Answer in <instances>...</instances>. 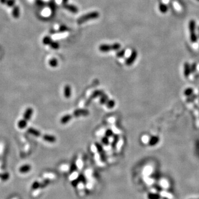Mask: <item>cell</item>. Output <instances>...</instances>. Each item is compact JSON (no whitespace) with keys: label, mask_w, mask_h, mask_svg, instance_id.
Instances as JSON below:
<instances>
[{"label":"cell","mask_w":199,"mask_h":199,"mask_svg":"<svg viewBox=\"0 0 199 199\" xmlns=\"http://www.w3.org/2000/svg\"><path fill=\"white\" fill-rule=\"evenodd\" d=\"M7 0H0V3L2 5H4L7 3Z\"/></svg>","instance_id":"32"},{"label":"cell","mask_w":199,"mask_h":199,"mask_svg":"<svg viewBox=\"0 0 199 199\" xmlns=\"http://www.w3.org/2000/svg\"><path fill=\"white\" fill-rule=\"evenodd\" d=\"M137 52H136L135 50L133 51L132 52L131 55L130 56V57H129L127 59L126 61H125V64H126L127 65H132L134 61L135 60L136 58H137Z\"/></svg>","instance_id":"7"},{"label":"cell","mask_w":199,"mask_h":199,"mask_svg":"<svg viewBox=\"0 0 199 199\" xmlns=\"http://www.w3.org/2000/svg\"><path fill=\"white\" fill-rule=\"evenodd\" d=\"M113 135V132L111 130H110V129H109V130H107L106 131V132H105V136H106L107 137H108V138L111 137Z\"/></svg>","instance_id":"29"},{"label":"cell","mask_w":199,"mask_h":199,"mask_svg":"<svg viewBox=\"0 0 199 199\" xmlns=\"http://www.w3.org/2000/svg\"><path fill=\"white\" fill-rule=\"evenodd\" d=\"M67 35H68V33H62V34H58V35H55V36L53 37V38H54V39H60V38H64V37H65L66 36H67Z\"/></svg>","instance_id":"27"},{"label":"cell","mask_w":199,"mask_h":199,"mask_svg":"<svg viewBox=\"0 0 199 199\" xmlns=\"http://www.w3.org/2000/svg\"><path fill=\"white\" fill-rule=\"evenodd\" d=\"M124 54H125V51L124 50H122L120 52H118V53L117 54V56L118 58H121L123 57Z\"/></svg>","instance_id":"31"},{"label":"cell","mask_w":199,"mask_h":199,"mask_svg":"<svg viewBox=\"0 0 199 199\" xmlns=\"http://www.w3.org/2000/svg\"><path fill=\"white\" fill-rule=\"evenodd\" d=\"M64 95L66 99H69L71 96V88L70 85H66L64 87Z\"/></svg>","instance_id":"9"},{"label":"cell","mask_w":199,"mask_h":199,"mask_svg":"<svg viewBox=\"0 0 199 199\" xmlns=\"http://www.w3.org/2000/svg\"><path fill=\"white\" fill-rule=\"evenodd\" d=\"M159 9L160 12L165 13L168 11V7L166 4L164 3H160L159 5Z\"/></svg>","instance_id":"15"},{"label":"cell","mask_w":199,"mask_h":199,"mask_svg":"<svg viewBox=\"0 0 199 199\" xmlns=\"http://www.w3.org/2000/svg\"><path fill=\"white\" fill-rule=\"evenodd\" d=\"M64 7L67 9L68 10H69V11H71L72 12H74V13H76L78 12V8L76 7L75 6H72V5H65L64 6Z\"/></svg>","instance_id":"18"},{"label":"cell","mask_w":199,"mask_h":199,"mask_svg":"<svg viewBox=\"0 0 199 199\" xmlns=\"http://www.w3.org/2000/svg\"><path fill=\"white\" fill-rule=\"evenodd\" d=\"M99 16L100 15L98 12H96V11L91 12L86 14V15H83L81 17H80V18L78 19L77 22L79 24H81L83 23L86 22V21H88V20L96 19L98 18Z\"/></svg>","instance_id":"2"},{"label":"cell","mask_w":199,"mask_h":199,"mask_svg":"<svg viewBox=\"0 0 199 199\" xmlns=\"http://www.w3.org/2000/svg\"><path fill=\"white\" fill-rule=\"evenodd\" d=\"M43 139L44 141L49 143H54L56 142V140H57V139H56L55 136L49 135V134L44 135L43 136Z\"/></svg>","instance_id":"10"},{"label":"cell","mask_w":199,"mask_h":199,"mask_svg":"<svg viewBox=\"0 0 199 199\" xmlns=\"http://www.w3.org/2000/svg\"><path fill=\"white\" fill-rule=\"evenodd\" d=\"M27 121L24 119L19 121L18 123V127L20 129L24 128L27 126Z\"/></svg>","instance_id":"20"},{"label":"cell","mask_w":199,"mask_h":199,"mask_svg":"<svg viewBox=\"0 0 199 199\" xmlns=\"http://www.w3.org/2000/svg\"><path fill=\"white\" fill-rule=\"evenodd\" d=\"M50 45L51 48H53L54 49H58V47H59L58 44L57 43H56V42H54V41H53V42H51L50 43Z\"/></svg>","instance_id":"30"},{"label":"cell","mask_w":199,"mask_h":199,"mask_svg":"<svg viewBox=\"0 0 199 199\" xmlns=\"http://www.w3.org/2000/svg\"><path fill=\"white\" fill-rule=\"evenodd\" d=\"M52 42L51 39L50 37H45L43 38V43L45 45H50V43Z\"/></svg>","instance_id":"23"},{"label":"cell","mask_w":199,"mask_h":199,"mask_svg":"<svg viewBox=\"0 0 199 199\" xmlns=\"http://www.w3.org/2000/svg\"><path fill=\"white\" fill-rule=\"evenodd\" d=\"M109 100V96H108L106 94H103L101 96V97L100 99V103L101 104H106L107 102V101Z\"/></svg>","instance_id":"17"},{"label":"cell","mask_w":199,"mask_h":199,"mask_svg":"<svg viewBox=\"0 0 199 199\" xmlns=\"http://www.w3.org/2000/svg\"><path fill=\"white\" fill-rule=\"evenodd\" d=\"M198 36H199V26L198 27Z\"/></svg>","instance_id":"33"},{"label":"cell","mask_w":199,"mask_h":199,"mask_svg":"<svg viewBox=\"0 0 199 199\" xmlns=\"http://www.w3.org/2000/svg\"><path fill=\"white\" fill-rule=\"evenodd\" d=\"M95 146L97 150V152H98V153L100 154L101 161L103 162H106L107 160V156L105 154V152L104 151V149L102 145H101L100 143H95Z\"/></svg>","instance_id":"4"},{"label":"cell","mask_w":199,"mask_h":199,"mask_svg":"<svg viewBox=\"0 0 199 199\" xmlns=\"http://www.w3.org/2000/svg\"><path fill=\"white\" fill-rule=\"evenodd\" d=\"M33 113V110L32 108H28L24 113V119L27 121H29L30 119V118L32 117Z\"/></svg>","instance_id":"8"},{"label":"cell","mask_w":199,"mask_h":199,"mask_svg":"<svg viewBox=\"0 0 199 199\" xmlns=\"http://www.w3.org/2000/svg\"><path fill=\"white\" fill-rule=\"evenodd\" d=\"M31 167L29 165H24L19 168V172L21 173H26L30 171Z\"/></svg>","instance_id":"16"},{"label":"cell","mask_w":199,"mask_h":199,"mask_svg":"<svg viewBox=\"0 0 199 199\" xmlns=\"http://www.w3.org/2000/svg\"><path fill=\"white\" fill-rule=\"evenodd\" d=\"M12 16L15 18H18L20 16V9L18 6H14L12 9Z\"/></svg>","instance_id":"11"},{"label":"cell","mask_w":199,"mask_h":199,"mask_svg":"<svg viewBox=\"0 0 199 199\" xmlns=\"http://www.w3.org/2000/svg\"><path fill=\"white\" fill-rule=\"evenodd\" d=\"M188 30L190 33V38L192 43H195L197 41V36L196 33V24L195 20L191 19L188 22Z\"/></svg>","instance_id":"1"},{"label":"cell","mask_w":199,"mask_h":199,"mask_svg":"<svg viewBox=\"0 0 199 199\" xmlns=\"http://www.w3.org/2000/svg\"><path fill=\"white\" fill-rule=\"evenodd\" d=\"M27 131H28V132L29 133L32 134L34 136H36V137H39V136H40V135H41L40 132L39 131L36 130V129H34L32 127L29 128L28 129Z\"/></svg>","instance_id":"14"},{"label":"cell","mask_w":199,"mask_h":199,"mask_svg":"<svg viewBox=\"0 0 199 199\" xmlns=\"http://www.w3.org/2000/svg\"><path fill=\"white\" fill-rule=\"evenodd\" d=\"M15 3H16L15 0H7L6 5L8 7H12L15 6Z\"/></svg>","instance_id":"26"},{"label":"cell","mask_w":199,"mask_h":199,"mask_svg":"<svg viewBox=\"0 0 199 199\" xmlns=\"http://www.w3.org/2000/svg\"><path fill=\"white\" fill-rule=\"evenodd\" d=\"M9 174L7 173H3V174H1V175H0V178H1L2 180H7L9 178Z\"/></svg>","instance_id":"28"},{"label":"cell","mask_w":199,"mask_h":199,"mask_svg":"<svg viewBox=\"0 0 199 199\" xmlns=\"http://www.w3.org/2000/svg\"><path fill=\"white\" fill-rule=\"evenodd\" d=\"M72 117L71 114H66V115H65V116H64L63 117L61 118L60 123L61 124H66L71 120Z\"/></svg>","instance_id":"13"},{"label":"cell","mask_w":199,"mask_h":199,"mask_svg":"<svg viewBox=\"0 0 199 199\" xmlns=\"http://www.w3.org/2000/svg\"><path fill=\"white\" fill-rule=\"evenodd\" d=\"M106 107L108 108V109H112L116 104V103H115V101L113 100H108L107 102H106Z\"/></svg>","instance_id":"19"},{"label":"cell","mask_w":199,"mask_h":199,"mask_svg":"<svg viewBox=\"0 0 199 199\" xmlns=\"http://www.w3.org/2000/svg\"><path fill=\"white\" fill-rule=\"evenodd\" d=\"M49 64L51 67H56L58 64V61L55 59H51V60H50L49 62Z\"/></svg>","instance_id":"24"},{"label":"cell","mask_w":199,"mask_h":199,"mask_svg":"<svg viewBox=\"0 0 199 199\" xmlns=\"http://www.w3.org/2000/svg\"><path fill=\"white\" fill-rule=\"evenodd\" d=\"M184 70H185L184 71L185 74L187 75L189 74V73L190 72V70H191L190 66V65L188 64V63H187V62H186L184 65Z\"/></svg>","instance_id":"22"},{"label":"cell","mask_w":199,"mask_h":199,"mask_svg":"<svg viewBox=\"0 0 199 199\" xmlns=\"http://www.w3.org/2000/svg\"><path fill=\"white\" fill-rule=\"evenodd\" d=\"M120 140V137L118 134H114L113 135V141L111 143V147L112 148V149L114 150L116 148V145L117 143H118V141Z\"/></svg>","instance_id":"12"},{"label":"cell","mask_w":199,"mask_h":199,"mask_svg":"<svg viewBox=\"0 0 199 199\" xmlns=\"http://www.w3.org/2000/svg\"><path fill=\"white\" fill-rule=\"evenodd\" d=\"M121 48V45L119 43H114L111 45L103 44L99 47V50L102 52H107L111 50H116Z\"/></svg>","instance_id":"3"},{"label":"cell","mask_w":199,"mask_h":199,"mask_svg":"<svg viewBox=\"0 0 199 199\" xmlns=\"http://www.w3.org/2000/svg\"><path fill=\"white\" fill-rule=\"evenodd\" d=\"M101 142L103 144L105 145H109V144H110V141H109V138L107 137L106 136H104L102 138V139H101Z\"/></svg>","instance_id":"25"},{"label":"cell","mask_w":199,"mask_h":199,"mask_svg":"<svg viewBox=\"0 0 199 199\" xmlns=\"http://www.w3.org/2000/svg\"><path fill=\"white\" fill-rule=\"evenodd\" d=\"M196 1H198V2H199V0H196Z\"/></svg>","instance_id":"34"},{"label":"cell","mask_w":199,"mask_h":199,"mask_svg":"<svg viewBox=\"0 0 199 199\" xmlns=\"http://www.w3.org/2000/svg\"><path fill=\"white\" fill-rule=\"evenodd\" d=\"M90 114L89 110L86 109H77L73 112V116L75 117H79L81 116L86 117L88 116Z\"/></svg>","instance_id":"5"},{"label":"cell","mask_w":199,"mask_h":199,"mask_svg":"<svg viewBox=\"0 0 199 199\" xmlns=\"http://www.w3.org/2000/svg\"><path fill=\"white\" fill-rule=\"evenodd\" d=\"M103 91L102 90H95V91H94L92 94L90 96V99L86 101V106H88L90 104V103H91V102L92 100H93L96 99V97H99V96H101L102 95H103Z\"/></svg>","instance_id":"6"},{"label":"cell","mask_w":199,"mask_h":199,"mask_svg":"<svg viewBox=\"0 0 199 199\" xmlns=\"http://www.w3.org/2000/svg\"><path fill=\"white\" fill-rule=\"evenodd\" d=\"M77 169H78V167H77V165H76V162L75 161L72 162L70 165V173H72L73 172H74L75 171L77 170Z\"/></svg>","instance_id":"21"}]
</instances>
